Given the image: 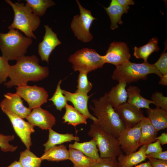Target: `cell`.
<instances>
[{"mask_svg": "<svg viewBox=\"0 0 167 167\" xmlns=\"http://www.w3.org/2000/svg\"><path fill=\"white\" fill-rule=\"evenodd\" d=\"M16 61V63L11 66L10 81L4 84L7 88L27 85L29 81H41L49 74V68L40 65L36 55H25Z\"/></svg>", "mask_w": 167, "mask_h": 167, "instance_id": "cell-1", "label": "cell"}, {"mask_svg": "<svg viewBox=\"0 0 167 167\" xmlns=\"http://www.w3.org/2000/svg\"><path fill=\"white\" fill-rule=\"evenodd\" d=\"M94 106L90 109L97 119L93 122L105 131L118 138L120 133L125 128L122 122L113 107L108 101L107 93L98 99L92 100Z\"/></svg>", "mask_w": 167, "mask_h": 167, "instance_id": "cell-2", "label": "cell"}, {"mask_svg": "<svg viewBox=\"0 0 167 167\" xmlns=\"http://www.w3.org/2000/svg\"><path fill=\"white\" fill-rule=\"evenodd\" d=\"M32 43V38L24 36L17 29H11L7 33H0L2 56L8 61H16L25 56Z\"/></svg>", "mask_w": 167, "mask_h": 167, "instance_id": "cell-3", "label": "cell"}, {"mask_svg": "<svg viewBox=\"0 0 167 167\" xmlns=\"http://www.w3.org/2000/svg\"><path fill=\"white\" fill-rule=\"evenodd\" d=\"M6 2L12 8L14 14L12 23L8 28L19 30L27 37L36 39V37L33 32L40 26V17L34 14L30 6L26 3L15 2L10 0H5Z\"/></svg>", "mask_w": 167, "mask_h": 167, "instance_id": "cell-4", "label": "cell"}, {"mask_svg": "<svg viewBox=\"0 0 167 167\" xmlns=\"http://www.w3.org/2000/svg\"><path fill=\"white\" fill-rule=\"evenodd\" d=\"M153 74L159 77L162 75L154 64L148 62L135 63L130 61L116 67L111 75L112 79L118 82H125L127 84L136 82L139 80H146L148 75Z\"/></svg>", "mask_w": 167, "mask_h": 167, "instance_id": "cell-5", "label": "cell"}, {"mask_svg": "<svg viewBox=\"0 0 167 167\" xmlns=\"http://www.w3.org/2000/svg\"><path fill=\"white\" fill-rule=\"evenodd\" d=\"M88 134L96 141L101 158H116L123 153L117 138L105 131L93 122Z\"/></svg>", "mask_w": 167, "mask_h": 167, "instance_id": "cell-6", "label": "cell"}, {"mask_svg": "<svg viewBox=\"0 0 167 167\" xmlns=\"http://www.w3.org/2000/svg\"><path fill=\"white\" fill-rule=\"evenodd\" d=\"M75 71L89 72L103 67L105 63L104 56L95 50L87 48L76 51L68 58Z\"/></svg>", "mask_w": 167, "mask_h": 167, "instance_id": "cell-7", "label": "cell"}, {"mask_svg": "<svg viewBox=\"0 0 167 167\" xmlns=\"http://www.w3.org/2000/svg\"><path fill=\"white\" fill-rule=\"evenodd\" d=\"M80 11V15L73 17L71 27L75 36L84 43L88 42L93 36L90 32V28L94 20L97 19L92 15L91 12L83 7L79 1L76 0Z\"/></svg>", "mask_w": 167, "mask_h": 167, "instance_id": "cell-8", "label": "cell"}, {"mask_svg": "<svg viewBox=\"0 0 167 167\" xmlns=\"http://www.w3.org/2000/svg\"><path fill=\"white\" fill-rule=\"evenodd\" d=\"M16 93L28 103L31 109L40 107L48 101L47 92L43 87L27 85L16 87Z\"/></svg>", "mask_w": 167, "mask_h": 167, "instance_id": "cell-9", "label": "cell"}, {"mask_svg": "<svg viewBox=\"0 0 167 167\" xmlns=\"http://www.w3.org/2000/svg\"><path fill=\"white\" fill-rule=\"evenodd\" d=\"M4 97L0 103V107L6 114H11L24 118L31 113L32 109L24 105L21 98L16 92L7 93Z\"/></svg>", "mask_w": 167, "mask_h": 167, "instance_id": "cell-10", "label": "cell"}, {"mask_svg": "<svg viewBox=\"0 0 167 167\" xmlns=\"http://www.w3.org/2000/svg\"><path fill=\"white\" fill-rule=\"evenodd\" d=\"M141 128L139 123L132 127L125 128L119 134L117 139L122 151L126 154L136 151L140 146Z\"/></svg>", "mask_w": 167, "mask_h": 167, "instance_id": "cell-11", "label": "cell"}, {"mask_svg": "<svg viewBox=\"0 0 167 167\" xmlns=\"http://www.w3.org/2000/svg\"><path fill=\"white\" fill-rule=\"evenodd\" d=\"M103 56L105 63L112 64L116 67L129 61L131 58L127 44L121 41L111 43L106 54Z\"/></svg>", "mask_w": 167, "mask_h": 167, "instance_id": "cell-12", "label": "cell"}, {"mask_svg": "<svg viewBox=\"0 0 167 167\" xmlns=\"http://www.w3.org/2000/svg\"><path fill=\"white\" fill-rule=\"evenodd\" d=\"M125 128L132 127L140 122L145 117L141 109L127 102L114 108Z\"/></svg>", "mask_w": 167, "mask_h": 167, "instance_id": "cell-13", "label": "cell"}, {"mask_svg": "<svg viewBox=\"0 0 167 167\" xmlns=\"http://www.w3.org/2000/svg\"><path fill=\"white\" fill-rule=\"evenodd\" d=\"M44 26L45 33L42 41L39 43L38 52L42 61H45L48 64L51 53L61 42L51 28L46 25Z\"/></svg>", "mask_w": 167, "mask_h": 167, "instance_id": "cell-14", "label": "cell"}, {"mask_svg": "<svg viewBox=\"0 0 167 167\" xmlns=\"http://www.w3.org/2000/svg\"><path fill=\"white\" fill-rule=\"evenodd\" d=\"M17 135L24 144L27 149H29L32 143L31 134L34 132V126L23 118L11 114H6Z\"/></svg>", "mask_w": 167, "mask_h": 167, "instance_id": "cell-15", "label": "cell"}, {"mask_svg": "<svg viewBox=\"0 0 167 167\" xmlns=\"http://www.w3.org/2000/svg\"><path fill=\"white\" fill-rule=\"evenodd\" d=\"M26 118L32 125L38 126L42 130L51 129L56 123L54 116L41 107L33 109Z\"/></svg>", "mask_w": 167, "mask_h": 167, "instance_id": "cell-16", "label": "cell"}, {"mask_svg": "<svg viewBox=\"0 0 167 167\" xmlns=\"http://www.w3.org/2000/svg\"><path fill=\"white\" fill-rule=\"evenodd\" d=\"M62 92L67 101L72 103L74 107L82 114L93 122L97 121L96 118L90 113L88 109V102L91 96L79 92L72 93L62 89Z\"/></svg>", "mask_w": 167, "mask_h": 167, "instance_id": "cell-17", "label": "cell"}, {"mask_svg": "<svg viewBox=\"0 0 167 167\" xmlns=\"http://www.w3.org/2000/svg\"><path fill=\"white\" fill-rule=\"evenodd\" d=\"M146 145L141 146L138 151L125 155L118 156L117 161L119 167H134L144 161L147 158L145 154Z\"/></svg>", "mask_w": 167, "mask_h": 167, "instance_id": "cell-18", "label": "cell"}, {"mask_svg": "<svg viewBox=\"0 0 167 167\" xmlns=\"http://www.w3.org/2000/svg\"><path fill=\"white\" fill-rule=\"evenodd\" d=\"M109 15L111 21L110 29L113 30L118 28V23H123L122 16L123 14L126 13L130 7L123 6L120 5L117 0H112L108 7L103 6Z\"/></svg>", "mask_w": 167, "mask_h": 167, "instance_id": "cell-19", "label": "cell"}, {"mask_svg": "<svg viewBox=\"0 0 167 167\" xmlns=\"http://www.w3.org/2000/svg\"><path fill=\"white\" fill-rule=\"evenodd\" d=\"M126 86L125 82H119L107 93L108 101L113 108L126 102L128 98Z\"/></svg>", "mask_w": 167, "mask_h": 167, "instance_id": "cell-20", "label": "cell"}, {"mask_svg": "<svg viewBox=\"0 0 167 167\" xmlns=\"http://www.w3.org/2000/svg\"><path fill=\"white\" fill-rule=\"evenodd\" d=\"M128 98L127 102L139 109L150 108L149 105L154 104L151 100L147 99L140 94L139 88L135 86L130 85L126 89Z\"/></svg>", "mask_w": 167, "mask_h": 167, "instance_id": "cell-21", "label": "cell"}, {"mask_svg": "<svg viewBox=\"0 0 167 167\" xmlns=\"http://www.w3.org/2000/svg\"><path fill=\"white\" fill-rule=\"evenodd\" d=\"M148 117L158 132L167 128V111L158 107L146 109Z\"/></svg>", "mask_w": 167, "mask_h": 167, "instance_id": "cell-22", "label": "cell"}, {"mask_svg": "<svg viewBox=\"0 0 167 167\" xmlns=\"http://www.w3.org/2000/svg\"><path fill=\"white\" fill-rule=\"evenodd\" d=\"M141 136L140 146L147 145L156 140L158 131L151 122L148 117H145L140 122Z\"/></svg>", "mask_w": 167, "mask_h": 167, "instance_id": "cell-23", "label": "cell"}, {"mask_svg": "<svg viewBox=\"0 0 167 167\" xmlns=\"http://www.w3.org/2000/svg\"><path fill=\"white\" fill-rule=\"evenodd\" d=\"M69 147L80 151L84 155L92 159L99 160L101 158L96 142L93 139L89 141L82 143L75 141L74 143L70 144Z\"/></svg>", "mask_w": 167, "mask_h": 167, "instance_id": "cell-24", "label": "cell"}, {"mask_svg": "<svg viewBox=\"0 0 167 167\" xmlns=\"http://www.w3.org/2000/svg\"><path fill=\"white\" fill-rule=\"evenodd\" d=\"M49 130V138L47 142L43 144L45 147V152L51 147L57 144L72 141H79V138L75 136L72 134H62L57 133L52 129Z\"/></svg>", "mask_w": 167, "mask_h": 167, "instance_id": "cell-25", "label": "cell"}, {"mask_svg": "<svg viewBox=\"0 0 167 167\" xmlns=\"http://www.w3.org/2000/svg\"><path fill=\"white\" fill-rule=\"evenodd\" d=\"M65 112L62 118L63 123L75 126L80 124H87L88 118L83 115L72 105L66 103Z\"/></svg>", "mask_w": 167, "mask_h": 167, "instance_id": "cell-26", "label": "cell"}, {"mask_svg": "<svg viewBox=\"0 0 167 167\" xmlns=\"http://www.w3.org/2000/svg\"><path fill=\"white\" fill-rule=\"evenodd\" d=\"M40 158L42 161L57 162L69 160V151L63 144L55 146L45 152Z\"/></svg>", "mask_w": 167, "mask_h": 167, "instance_id": "cell-27", "label": "cell"}, {"mask_svg": "<svg viewBox=\"0 0 167 167\" xmlns=\"http://www.w3.org/2000/svg\"><path fill=\"white\" fill-rule=\"evenodd\" d=\"M158 39L152 38L146 45L137 47L135 46L134 48V56L137 58L142 59L144 62H147L150 55L154 52L159 50L158 45Z\"/></svg>", "mask_w": 167, "mask_h": 167, "instance_id": "cell-28", "label": "cell"}, {"mask_svg": "<svg viewBox=\"0 0 167 167\" xmlns=\"http://www.w3.org/2000/svg\"><path fill=\"white\" fill-rule=\"evenodd\" d=\"M68 151L69 160L72 162L73 167H89L94 160L77 149L69 148Z\"/></svg>", "mask_w": 167, "mask_h": 167, "instance_id": "cell-29", "label": "cell"}, {"mask_svg": "<svg viewBox=\"0 0 167 167\" xmlns=\"http://www.w3.org/2000/svg\"><path fill=\"white\" fill-rule=\"evenodd\" d=\"M27 3L31 8L32 12L36 15H44L47 8L55 4L52 0H25Z\"/></svg>", "mask_w": 167, "mask_h": 167, "instance_id": "cell-30", "label": "cell"}, {"mask_svg": "<svg viewBox=\"0 0 167 167\" xmlns=\"http://www.w3.org/2000/svg\"><path fill=\"white\" fill-rule=\"evenodd\" d=\"M42 161L29 149H26L20 153L19 161L23 167H40Z\"/></svg>", "mask_w": 167, "mask_h": 167, "instance_id": "cell-31", "label": "cell"}, {"mask_svg": "<svg viewBox=\"0 0 167 167\" xmlns=\"http://www.w3.org/2000/svg\"><path fill=\"white\" fill-rule=\"evenodd\" d=\"M62 80L60 79L58 82L55 91L52 96L49 100L52 101L55 106L56 109L61 111L65 108L67 101L65 96L63 94L62 89L61 88Z\"/></svg>", "mask_w": 167, "mask_h": 167, "instance_id": "cell-32", "label": "cell"}, {"mask_svg": "<svg viewBox=\"0 0 167 167\" xmlns=\"http://www.w3.org/2000/svg\"><path fill=\"white\" fill-rule=\"evenodd\" d=\"M88 74L84 72H79L77 81V89L75 92L88 94L91 90L92 85L88 79Z\"/></svg>", "mask_w": 167, "mask_h": 167, "instance_id": "cell-33", "label": "cell"}, {"mask_svg": "<svg viewBox=\"0 0 167 167\" xmlns=\"http://www.w3.org/2000/svg\"><path fill=\"white\" fill-rule=\"evenodd\" d=\"M89 167H119L116 158H100L94 160Z\"/></svg>", "mask_w": 167, "mask_h": 167, "instance_id": "cell-34", "label": "cell"}, {"mask_svg": "<svg viewBox=\"0 0 167 167\" xmlns=\"http://www.w3.org/2000/svg\"><path fill=\"white\" fill-rule=\"evenodd\" d=\"M14 136L5 135L0 134V148L3 152L15 151L17 149V146H15L9 144V142L13 140Z\"/></svg>", "mask_w": 167, "mask_h": 167, "instance_id": "cell-35", "label": "cell"}, {"mask_svg": "<svg viewBox=\"0 0 167 167\" xmlns=\"http://www.w3.org/2000/svg\"><path fill=\"white\" fill-rule=\"evenodd\" d=\"M151 98L156 107L167 111V97L164 96L162 92H155L152 94Z\"/></svg>", "mask_w": 167, "mask_h": 167, "instance_id": "cell-36", "label": "cell"}, {"mask_svg": "<svg viewBox=\"0 0 167 167\" xmlns=\"http://www.w3.org/2000/svg\"><path fill=\"white\" fill-rule=\"evenodd\" d=\"M8 61L0 56V84L6 81L9 76L11 66Z\"/></svg>", "mask_w": 167, "mask_h": 167, "instance_id": "cell-37", "label": "cell"}, {"mask_svg": "<svg viewBox=\"0 0 167 167\" xmlns=\"http://www.w3.org/2000/svg\"><path fill=\"white\" fill-rule=\"evenodd\" d=\"M166 47L162 53L160 58L154 64L162 75L167 74V53Z\"/></svg>", "mask_w": 167, "mask_h": 167, "instance_id": "cell-38", "label": "cell"}, {"mask_svg": "<svg viewBox=\"0 0 167 167\" xmlns=\"http://www.w3.org/2000/svg\"><path fill=\"white\" fill-rule=\"evenodd\" d=\"M163 151L161 145L158 140L150 143L147 146L145 151L146 155L151 153L160 152Z\"/></svg>", "mask_w": 167, "mask_h": 167, "instance_id": "cell-39", "label": "cell"}, {"mask_svg": "<svg viewBox=\"0 0 167 167\" xmlns=\"http://www.w3.org/2000/svg\"><path fill=\"white\" fill-rule=\"evenodd\" d=\"M152 167H167V160L148 158Z\"/></svg>", "mask_w": 167, "mask_h": 167, "instance_id": "cell-40", "label": "cell"}, {"mask_svg": "<svg viewBox=\"0 0 167 167\" xmlns=\"http://www.w3.org/2000/svg\"><path fill=\"white\" fill-rule=\"evenodd\" d=\"M147 158H151L157 159L167 160V151L151 153L147 155Z\"/></svg>", "mask_w": 167, "mask_h": 167, "instance_id": "cell-41", "label": "cell"}, {"mask_svg": "<svg viewBox=\"0 0 167 167\" xmlns=\"http://www.w3.org/2000/svg\"><path fill=\"white\" fill-rule=\"evenodd\" d=\"M156 139L160 142L161 145H164L167 143V133H162L159 136H157Z\"/></svg>", "mask_w": 167, "mask_h": 167, "instance_id": "cell-42", "label": "cell"}, {"mask_svg": "<svg viewBox=\"0 0 167 167\" xmlns=\"http://www.w3.org/2000/svg\"><path fill=\"white\" fill-rule=\"evenodd\" d=\"M118 3L123 6H128L129 5L135 4L134 1L132 0H117Z\"/></svg>", "mask_w": 167, "mask_h": 167, "instance_id": "cell-43", "label": "cell"}, {"mask_svg": "<svg viewBox=\"0 0 167 167\" xmlns=\"http://www.w3.org/2000/svg\"><path fill=\"white\" fill-rule=\"evenodd\" d=\"M160 77V79L159 84L163 86H167V74L162 75Z\"/></svg>", "mask_w": 167, "mask_h": 167, "instance_id": "cell-44", "label": "cell"}, {"mask_svg": "<svg viewBox=\"0 0 167 167\" xmlns=\"http://www.w3.org/2000/svg\"><path fill=\"white\" fill-rule=\"evenodd\" d=\"M134 167H152L149 161L141 163Z\"/></svg>", "mask_w": 167, "mask_h": 167, "instance_id": "cell-45", "label": "cell"}, {"mask_svg": "<svg viewBox=\"0 0 167 167\" xmlns=\"http://www.w3.org/2000/svg\"><path fill=\"white\" fill-rule=\"evenodd\" d=\"M7 167H23L19 161H15Z\"/></svg>", "mask_w": 167, "mask_h": 167, "instance_id": "cell-46", "label": "cell"}]
</instances>
